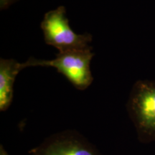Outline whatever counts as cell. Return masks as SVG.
<instances>
[{
	"label": "cell",
	"instance_id": "7",
	"mask_svg": "<svg viewBox=\"0 0 155 155\" xmlns=\"http://www.w3.org/2000/svg\"><path fill=\"white\" fill-rule=\"evenodd\" d=\"M0 155H10L6 151L2 144L0 145Z\"/></svg>",
	"mask_w": 155,
	"mask_h": 155
},
{
	"label": "cell",
	"instance_id": "1",
	"mask_svg": "<svg viewBox=\"0 0 155 155\" xmlns=\"http://www.w3.org/2000/svg\"><path fill=\"white\" fill-rule=\"evenodd\" d=\"M127 108L143 144L155 141V81L140 80L134 85Z\"/></svg>",
	"mask_w": 155,
	"mask_h": 155
},
{
	"label": "cell",
	"instance_id": "4",
	"mask_svg": "<svg viewBox=\"0 0 155 155\" xmlns=\"http://www.w3.org/2000/svg\"><path fill=\"white\" fill-rule=\"evenodd\" d=\"M28 155H103L84 136L75 130H65L50 135L31 149Z\"/></svg>",
	"mask_w": 155,
	"mask_h": 155
},
{
	"label": "cell",
	"instance_id": "2",
	"mask_svg": "<svg viewBox=\"0 0 155 155\" xmlns=\"http://www.w3.org/2000/svg\"><path fill=\"white\" fill-rule=\"evenodd\" d=\"M92 48L59 53L53 60H38L30 58L26 67H53L63 74L78 90L84 91L91 86L94 77L91 71V62L95 54Z\"/></svg>",
	"mask_w": 155,
	"mask_h": 155
},
{
	"label": "cell",
	"instance_id": "6",
	"mask_svg": "<svg viewBox=\"0 0 155 155\" xmlns=\"http://www.w3.org/2000/svg\"><path fill=\"white\" fill-rule=\"evenodd\" d=\"M17 1V0H0V9H1V10L7 9L9 6Z\"/></svg>",
	"mask_w": 155,
	"mask_h": 155
},
{
	"label": "cell",
	"instance_id": "3",
	"mask_svg": "<svg viewBox=\"0 0 155 155\" xmlns=\"http://www.w3.org/2000/svg\"><path fill=\"white\" fill-rule=\"evenodd\" d=\"M40 28L46 44L53 46L59 53L91 48V35H78L72 30L63 6L45 13Z\"/></svg>",
	"mask_w": 155,
	"mask_h": 155
},
{
	"label": "cell",
	"instance_id": "5",
	"mask_svg": "<svg viewBox=\"0 0 155 155\" xmlns=\"http://www.w3.org/2000/svg\"><path fill=\"white\" fill-rule=\"evenodd\" d=\"M25 63L13 59H0V111L10 107L14 96V84L17 75L26 68Z\"/></svg>",
	"mask_w": 155,
	"mask_h": 155
}]
</instances>
